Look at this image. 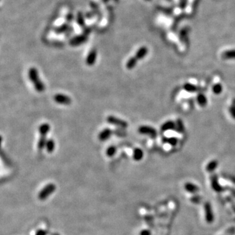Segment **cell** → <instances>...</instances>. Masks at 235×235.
Segmentation results:
<instances>
[{
	"label": "cell",
	"mask_w": 235,
	"mask_h": 235,
	"mask_svg": "<svg viewBox=\"0 0 235 235\" xmlns=\"http://www.w3.org/2000/svg\"><path fill=\"white\" fill-rule=\"evenodd\" d=\"M28 77L30 81L34 84L35 90L38 92L41 93L45 90V85L40 80L38 69L35 67H31L28 71Z\"/></svg>",
	"instance_id": "6da1fadb"
},
{
	"label": "cell",
	"mask_w": 235,
	"mask_h": 235,
	"mask_svg": "<svg viewBox=\"0 0 235 235\" xmlns=\"http://www.w3.org/2000/svg\"><path fill=\"white\" fill-rule=\"evenodd\" d=\"M56 186L54 184H48L46 186H44L43 189H41L39 192L38 197L41 201L46 200L47 198L52 195L56 191Z\"/></svg>",
	"instance_id": "7a4b0ae2"
},
{
	"label": "cell",
	"mask_w": 235,
	"mask_h": 235,
	"mask_svg": "<svg viewBox=\"0 0 235 235\" xmlns=\"http://www.w3.org/2000/svg\"><path fill=\"white\" fill-rule=\"evenodd\" d=\"M138 131L140 134L148 135L152 139H155L158 136V132L154 127L148 126H142L139 127Z\"/></svg>",
	"instance_id": "3957f363"
},
{
	"label": "cell",
	"mask_w": 235,
	"mask_h": 235,
	"mask_svg": "<svg viewBox=\"0 0 235 235\" xmlns=\"http://www.w3.org/2000/svg\"><path fill=\"white\" fill-rule=\"evenodd\" d=\"M106 122L110 123V124L118 126L123 129H126L128 127V123L126 121L114 116H109L106 118Z\"/></svg>",
	"instance_id": "277c9868"
},
{
	"label": "cell",
	"mask_w": 235,
	"mask_h": 235,
	"mask_svg": "<svg viewBox=\"0 0 235 235\" xmlns=\"http://www.w3.org/2000/svg\"><path fill=\"white\" fill-rule=\"evenodd\" d=\"M54 101L57 103L64 105H71L72 103L71 97L66 96V95L61 93L55 95L54 97Z\"/></svg>",
	"instance_id": "5b68a950"
},
{
	"label": "cell",
	"mask_w": 235,
	"mask_h": 235,
	"mask_svg": "<svg viewBox=\"0 0 235 235\" xmlns=\"http://www.w3.org/2000/svg\"><path fill=\"white\" fill-rule=\"evenodd\" d=\"M204 213L205 219L208 223H212L214 221V216L213 213L212 208L210 203H207L204 204Z\"/></svg>",
	"instance_id": "8992f818"
},
{
	"label": "cell",
	"mask_w": 235,
	"mask_h": 235,
	"mask_svg": "<svg viewBox=\"0 0 235 235\" xmlns=\"http://www.w3.org/2000/svg\"><path fill=\"white\" fill-rule=\"evenodd\" d=\"M97 53L96 49H93L89 52L86 60V64L88 66H92L95 64L97 60Z\"/></svg>",
	"instance_id": "52a82bcc"
},
{
	"label": "cell",
	"mask_w": 235,
	"mask_h": 235,
	"mask_svg": "<svg viewBox=\"0 0 235 235\" xmlns=\"http://www.w3.org/2000/svg\"><path fill=\"white\" fill-rule=\"evenodd\" d=\"M87 35H86L76 36L71 39L69 43L71 46H78V45H80L82 43H84L87 41Z\"/></svg>",
	"instance_id": "ba28073f"
},
{
	"label": "cell",
	"mask_w": 235,
	"mask_h": 235,
	"mask_svg": "<svg viewBox=\"0 0 235 235\" xmlns=\"http://www.w3.org/2000/svg\"><path fill=\"white\" fill-rule=\"evenodd\" d=\"M113 134V131L109 128H105L102 130L98 135V139L101 141H105L109 139Z\"/></svg>",
	"instance_id": "9c48e42d"
},
{
	"label": "cell",
	"mask_w": 235,
	"mask_h": 235,
	"mask_svg": "<svg viewBox=\"0 0 235 235\" xmlns=\"http://www.w3.org/2000/svg\"><path fill=\"white\" fill-rule=\"evenodd\" d=\"M176 129V123L172 120H168L165 122L161 127V130L163 132H165L168 130Z\"/></svg>",
	"instance_id": "30bf717a"
},
{
	"label": "cell",
	"mask_w": 235,
	"mask_h": 235,
	"mask_svg": "<svg viewBox=\"0 0 235 235\" xmlns=\"http://www.w3.org/2000/svg\"><path fill=\"white\" fill-rule=\"evenodd\" d=\"M210 181H211V184L213 189L216 191H220L221 190V187L220 184L218 183V177L216 175L214 174L211 176Z\"/></svg>",
	"instance_id": "8fae6325"
},
{
	"label": "cell",
	"mask_w": 235,
	"mask_h": 235,
	"mask_svg": "<svg viewBox=\"0 0 235 235\" xmlns=\"http://www.w3.org/2000/svg\"><path fill=\"white\" fill-rule=\"evenodd\" d=\"M148 52V49L146 47H142L140 48L137 52H136L135 57L138 60H142L144 57H145Z\"/></svg>",
	"instance_id": "7c38bea8"
},
{
	"label": "cell",
	"mask_w": 235,
	"mask_h": 235,
	"mask_svg": "<svg viewBox=\"0 0 235 235\" xmlns=\"http://www.w3.org/2000/svg\"><path fill=\"white\" fill-rule=\"evenodd\" d=\"M184 188L188 192L191 193H196L199 191V188L195 184H193L191 182H187L185 184Z\"/></svg>",
	"instance_id": "4fadbf2b"
},
{
	"label": "cell",
	"mask_w": 235,
	"mask_h": 235,
	"mask_svg": "<svg viewBox=\"0 0 235 235\" xmlns=\"http://www.w3.org/2000/svg\"><path fill=\"white\" fill-rule=\"evenodd\" d=\"M222 59L224 60H235V50H228L224 52L221 54Z\"/></svg>",
	"instance_id": "5bb4252c"
},
{
	"label": "cell",
	"mask_w": 235,
	"mask_h": 235,
	"mask_svg": "<svg viewBox=\"0 0 235 235\" xmlns=\"http://www.w3.org/2000/svg\"><path fill=\"white\" fill-rule=\"evenodd\" d=\"M51 129V126L47 123L41 124L39 127V132L41 136H47Z\"/></svg>",
	"instance_id": "9a60e30c"
},
{
	"label": "cell",
	"mask_w": 235,
	"mask_h": 235,
	"mask_svg": "<svg viewBox=\"0 0 235 235\" xmlns=\"http://www.w3.org/2000/svg\"><path fill=\"white\" fill-rule=\"evenodd\" d=\"M144 157V152L143 151L139 148H136L133 150V158L135 161L139 162L141 161Z\"/></svg>",
	"instance_id": "2e32d148"
},
{
	"label": "cell",
	"mask_w": 235,
	"mask_h": 235,
	"mask_svg": "<svg viewBox=\"0 0 235 235\" xmlns=\"http://www.w3.org/2000/svg\"><path fill=\"white\" fill-rule=\"evenodd\" d=\"M197 101L199 105L201 106V107L206 106L208 103L207 98L206 97L205 95L203 93L198 94V96H197Z\"/></svg>",
	"instance_id": "e0dca14e"
},
{
	"label": "cell",
	"mask_w": 235,
	"mask_h": 235,
	"mask_svg": "<svg viewBox=\"0 0 235 235\" xmlns=\"http://www.w3.org/2000/svg\"><path fill=\"white\" fill-rule=\"evenodd\" d=\"M218 165H219V163L217 160H212L207 165V167H206V170H207L209 172H212L214 171H215Z\"/></svg>",
	"instance_id": "ac0fdd59"
},
{
	"label": "cell",
	"mask_w": 235,
	"mask_h": 235,
	"mask_svg": "<svg viewBox=\"0 0 235 235\" xmlns=\"http://www.w3.org/2000/svg\"><path fill=\"white\" fill-rule=\"evenodd\" d=\"M55 142L52 139H47V143H46V146H45V148H46L47 151L48 152V153H52L55 149Z\"/></svg>",
	"instance_id": "d6986e66"
},
{
	"label": "cell",
	"mask_w": 235,
	"mask_h": 235,
	"mask_svg": "<svg viewBox=\"0 0 235 235\" xmlns=\"http://www.w3.org/2000/svg\"><path fill=\"white\" fill-rule=\"evenodd\" d=\"M137 61H138V60L136 58L135 56L130 57V58L128 60V61H127V64H126L127 69L129 70L133 69L135 67L136 65L137 64Z\"/></svg>",
	"instance_id": "ffe728a7"
},
{
	"label": "cell",
	"mask_w": 235,
	"mask_h": 235,
	"mask_svg": "<svg viewBox=\"0 0 235 235\" xmlns=\"http://www.w3.org/2000/svg\"><path fill=\"white\" fill-rule=\"evenodd\" d=\"M183 88L185 90V91L190 92V93L196 92L197 91H198V90H199V88H198L197 86H195L194 84H192L191 83L184 84L183 86Z\"/></svg>",
	"instance_id": "44dd1931"
},
{
	"label": "cell",
	"mask_w": 235,
	"mask_h": 235,
	"mask_svg": "<svg viewBox=\"0 0 235 235\" xmlns=\"http://www.w3.org/2000/svg\"><path fill=\"white\" fill-rule=\"evenodd\" d=\"M178 133H183L185 131V126L184 122L181 119H178L176 122V129Z\"/></svg>",
	"instance_id": "7402d4cb"
},
{
	"label": "cell",
	"mask_w": 235,
	"mask_h": 235,
	"mask_svg": "<svg viewBox=\"0 0 235 235\" xmlns=\"http://www.w3.org/2000/svg\"><path fill=\"white\" fill-rule=\"evenodd\" d=\"M47 141V140L46 139V136H41L38 143V148L39 150H43L44 149L45 146H46Z\"/></svg>",
	"instance_id": "603a6c76"
},
{
	"label": "cell",
	"mask_w": 235,
	"mask_h": 235,
	"mask_svg": "<svg viewBox=\"0 0 235 235\" xmlns=\"http://www.w3.org/2000/svg\"><path fill=\"white\" fill-rule=\"evenodd\" d=\"M163 141L165 143H167L170 145L174 146H176L177 143H178V140L176 137H163Z\"/></svg>",
	"instance_id": "cb8c5ba5"
},
{
	"label": "cell",
	"mask_w": 235,
	"mask_h": 235,
	"mask_svg": "<svg viewBox=\"0 0 235 235\" xmlns=\"http://www.w3.org/2000/svg\"><path fill=\"white\" fill-rule=\"evenodd\" d=\"M116 152H117L116 146L112 145V146H110L108 148H107L106 151V154L107 156L109 157V158H112V157H113L116 154Z\"/></svg>",
	"instance_id": "d4e9b609"
},
{
	"label": "cell",
	"mask_w": 235,
	"mask_h": 235,
	"mask_svg": "<svg viewBox=\"0 0 235 235\" xmlns=\"http://www.w3.org/2000/svg\"><path fill=\"white\" fill-rule=\"evenodd\" d=\"M69 29V25L67 24H64L60 26L58 28H56L54 29V31L56 33V34H62V33L65 32L66 31H67Z\"/></svg>",
	"instance_id": "484cf974"
},
{
	"label": "cell",
	"mask_w": 235,
	"mask_h": 235,
	"mask_svg": "<svg viewBox=\"0 0 235 235\" xmlns=\"http://www.w3.org/2000/svg\"><path fill=\"white\" fill-rule=\"evenodd\" d=\"M223 91V86L221 83H217L212 86V92L216 95H220Z\"/></svg>",
	"instance_id": "4316f807"
},
{
	"label": "cell",
	"mask_w": 235,
	"mask_h": 235,
	"mask_svg": "<svg viewBox=\"0 0 235 235\" xmlns=\"http://www.w3.org/2000/svg\"><path fill=\"white\" fill-rule=\"evenodd\" d=\"M229 113L231 117L235 119V98L233 99L231 105L229 107Z\"/></svg>",
	"instance_id": "83f0119b"
},
{
	"label": "cell",
	"mask_w": 235,
	"mask_h": 235,
	"mask_svg": "<svg viewBox=\"0 0 235 235\" xmlns=\"http://www.w3.org/2000/svg\"><path fill=\"white\" fill-rule=\"evenodd\" d=\"M77 23H78V24H79V25H80L81 27H84V25H85L84 16H83V15H82V14L81 13H78V16H77Z\"/></svg>",
	"instance_id": "f1b7e54d"
},
{
	"label": "cell",
	"mask_w": 235,
	"mask_h": 235,
	"mask_svg": "<svg viewBox=\"0 0 235 235\" xmlns=\"http://www.w3.org/2000/svg\"><path fill=\"white\" fill-rule=\"evenodd\" d=\"M35 235H47V231L43 229H39L36 232Z\"/></svg>",
	"instance_id": "f546056e"
},
{
	"label": "cell",
	"mask_w": 235,
	"mask_h": 235,
	"mask_svg": "<svg viewBox=\"0 0 235 235\" xmlns=\"http://www.w3.org/2000/svg\"><path fill=\"white\" fill-rule=\"evenodd\" d=\"M140 235H151V232L148 229H144L140 233Z\"/></svg>",
	"instance_id": "4dcf8cb0"
},
{
	"label": "cell",
	"mask_w": 235,
	"mask_h": 235,
	"mask_svg": "<svg viewBox=\"0 0 235 235\" xmlns=\"http://www.w3.org/2000/svg\"><path fill=\"white\" fill-rule=\"evenodd\" d=\"M73 18V16L72 14H69L67 15V16H66V19H67V22H71L72 21Z\"/></svg>",
	"instance_id": "1f68e13d"
},
{
	"label": "cell",
	"mask_w": 235,
	"mask_h": 235,
	"mask_svg": "<svg viewBox=\"0 0 235 235\" xmlns=\"http://www.w3.org/2000/svg\"><path fill=\"white\" fill-rule=\"evenodd\" d=\"M195 200H197V201L198 203H199V202H200V201H201V197H200L199 196L193 197L192 198V201H193V203H194V202L195 201Z\"/></svg>",
	"instance_id": "d6a6232c"
},
{
	"label": "cell",
	"mask_w": 235,
	"mask_h": 235,
	"mask_svg": "<svg viewBox=\"0 0 235 235\" xmlns=\"http://www.w3.org/2000/svg\"><path fill=\"white\" fill-rule=\"evenodd\" d=\"M54 235H58V234H54Z\"/></svg>",
	"instance_id": "836d02e7"
}]
</instances>
